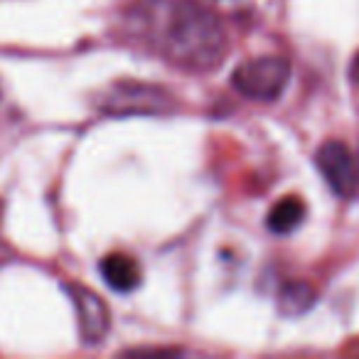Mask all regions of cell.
I'll use <instances>...</instances> for the list:
<instances>
[{
  "mask_svg": "<svg viewBox=\"0 0 359 359\" xmlns=\"http://www.w3.org/2000/svg\"><path fill=\"white\" fill-rule=\"evenodd\" d=\"M172 104L175 101L165 91L153 89V86L121 84L104 101V109L114 111V114H160Z\"/></svg>",
  "mask_w": 359,
  "mask_h": 359,
  "instance_id": "5b68a950",
  "label": "cell"
},
{
  "mask_svg": "<svg viewBox=\"0 0 359 359\" xmlns=\"http://www.w3.org/2000/svg\"><path fill=\"white\" fill-rule=\"evenodd\" d=\"M315 165L334 195L342 200L354 197L359 187V163L347 145L339 140H327L315 155Z\"/></svg>",
  "mask_w": 359,
  "mask_h": 359,
  "instance_id": "3957f363",
  "label": "cell"
},
{
  "mask_svg": "<svg viewBox=\"0 0 359 359\" xmlns=\"http://www.w3.org/2000/svg\"><path fill=\"white\" fill-rule=\"evenodd\" d=\"M101 276L116 293H130L140 283V269L128 254H109L101 261Z\"/></svg>",
  "mask_w": 359,
  "mask_h": 359,
  "instance_id": "8992f818",
  "label": "cell"
},
{
  "mask_svg": "<svg viewBox=\"0 0 359 359\" xmlns=\"http://www.w3.org/2000/svg\"><path fill=\"white\" fill-rule=\"evenodd\" d=\"M123 30L150 55L187 72L215 69L229 50L219 18L195 0H138L126 11Z\"/></svg>",
  "mask_w": 359,
  "mask_h": 359,
  "instance_id": "6da1fadb",
  "label": "cell"
},
{
  "mask_svg": "<svg viewBox=\"0 0 359 359\" xmlns=\"http://www.w3.org/2000/svg\"><path fill=\"white\" fill-rule=\"evenodd\" d=\"M305 219V205L298 200V197H285L278 205H273V210L269 212V229L273 234H290L295 231Z\"/></svg>",
  "mask_w": 359,
  "mask_h": 359,
  "instance_id": "52a82bcc",
  "label": "cell"
},
{
  "mask_svg": "<svg viewBox=\"0 0 359 359\" xmlns=\"http://www.w3.org/2000/svg\"><path fill=\"white\" fill-rule=\"evenodd\" d=\"M69 298L74 303L76 320H79V334L84 344L94 347V344L104 342L111 327V313L106 303L94 293V290L84 288V285H69Z\"/></svg>",
  "mask_w": 359,
  "mask_h": 359,
  "instance_id": "277c9868",
  "label": "cell"
},
{
  "mask_svg": "<svg viewBox=\"0 0 359 359\" xmlns=\"http://www.w3.org/2000/svg\"><path fill=\"white\" fill-rule=\"evenodd\" d=\"M349 74H352V81H354V84H359V55L354 57V62H352V72H349Z\"/></svg>",
  "mask_w": 359,
  "mask_h": 359,
  "instance_id": "9c48e42d",
  "label": "cell"
},
{
  "mask_svg": "<svg viewBox=\"0 0 359 359\" xmlns=\"http://www.w3.org/2000/svg\"><path fill=\"white\" fill-rule=\"evenodd\" d=\"M315 303V288L305 280H293L280 288L278 308L283 315H303L313 308Z\"/></svg>",
  "mask_w": 359,
  "mask_h": 359,
  "instance_id": "ba28073f",
  "label": "cell"
},
{
  "mask_svg": "<svg viewBox=\"0 0 359 359\" xmlns=\"http://www.w3.org/2000/svg\"><path fill=\"white\" fill-rule=\"evenodd\" d=\"M288 81H290V65L283 57H276V55L246 60L231 74V86L244 99L264 101V104L278 101L283 96Z\"/></svg>",
  "mask_w": 359,
  "mask_h": 359,
  "instance_id": "7a4b0ae2",
  "label": "cell"
}]
</instances>
